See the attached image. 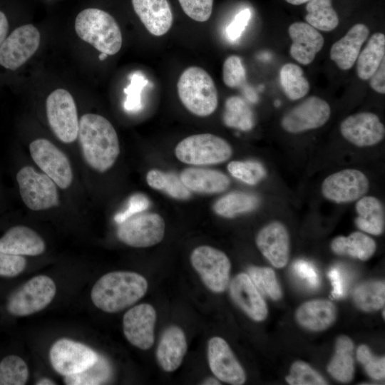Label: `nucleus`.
<instances>
[{"label": "nucleus", "instance_id": "obj_48", "mask_svg": "<svg viewBox=\"0 0 385 385\" xmlns=\"http://www.w3.org/2000/svg\"><path fill=\"white\" fill-rule=\"evenodd\" d=\"M149 205L150 200L147 196L142 193L133 194L128 200L127 207L125 210L117 213L114 217V220L118 224H120L132 215L145 211Z\"/></svg>", "mask_w": 385, "mask_h": 385}, {"label": "nucleus", "instance_id": "obj_26", "mask_svg": "<svg viewBox=\"0 0 385 385\" xmlns=\"http://www.w3.org/2000/svg\"><path fill=\"white\" fill-rule=\"evenodd\" d=\"M180 180L191 192L215 194L224 192L230 185V178L223 173L201 168H188L180 175Z\"/></svg>", "mask_w": 385, "mask_h": 385}, {"label": "nucleus", "instance_id": "obj_34", "mask_svg": "<svg viewBox=\"0 0 385 385\" xmlns=\"http://www.w3.org/2000/svg\"><path fill=\"white\" fill-rule=\"evenodd\" d=\"M305 20L317 30L331 31L339 24V18L332 0H309L307 2Z\"/></svg>", "mask_w": 385, "mask_h": 385}, {"label": "nucleus", "instance_id": "obj_18", "mask_svg": "<svg viewBox=\"0 0 385 385\" xmlns=\"http://www.w3.org/2000/svg\"><path fill=\"white\" fill-rule=\"evenodd\" d=\"M207 360L212 372L219 380L233 385L245 382V371L224 339L213 337L209 340Z\"/></svg>", "mask_w": 385, "mask_h": 385}, {"label": "nucleus", "instance_id": "obj_57", "mask_svg": "<svg viewBox=\"0 0 385 385\" xmlns=\"http://www.w3.org/2000/svg\"><path fill=\"white\" fill-rule=\"evenodd\" d=\"M108 56V55L106 54V53H101V54L99 55L98 58H99V59H100L101 61H103V60H105V59L107 58Z\"/></svg>", "mask_w": 385, "mask_h": 385}, {"label": "nucleus", "instance_id": "obj_51", "mask_svg": "<svg viewBox=\"0 0 385 385\" xmlns=\"http://www.w3.org/2000/svg\"><path fill=\"white\" fill-rule=\"evenodd\" d=\"M328 277L333 287L332 296L335 299L344 297L345 292L344 280L339 270L337 267L332 268L328 273Z\"/></svg>", "mask_w": 385, "mask_h": 385}, {"label": "nucleus", "instance_id": "obj_21", "mask_svg": "<svg viewBox=\"0 0 385 385\" xmlns=\"http://www.w3.org/2000/svg\"><path fill=\"white\" fill-rule=\"evenodd\" d=\"M292 43L291 56L302 65L310 64L322 48L324 39L319 31L307 23L294 22L288 29Z\"/></svg>", "mask_w": 385, "mask_h": 385}, {"label": "nucleus", "instance_id": "obj_46", "mask_svg": "<svg viewBox=\"0 0 385 385\" xmlns=\"http://www.w3.org/2000/svg\"><path fill=\"white\" fill-rule=\"evenodd\" d=\"M178 1L185 14L194 21H207L212 14L213 0H178Z\"/></svg>", "mask_w": 385, "mask_h": 385}, {"label": "nucleus", "instance_id": "obj_41", "mask_svg": "<svg viewBox=\"0 0 385 385\" xmlns=\"http://www.w3.org/2000/svg\"><path fill=\"white\" fill-rule=\"evenodd\" d=\"M227 170L236 179L250 185L257 184L266 176L264 166L255 160L231 161Z\"/></svg>", "mask_w": 385, "mask_h": 385}, {"label": "nucleus", "instance_id": "obj_1", "mask_svg": "<svg viewBox=\"0 0 385 385\" xmlns=\"http://www.w3.org/2000/svg\"><path fill=\"white\" fill-rule=\"evenodd\" d=\"M78 137L86 163L94 170L110 169L120 153L117 133L111 123L102 115L86 113L79 120Z\"/></svg>", "mask_w": 385, "mask_h": 385}, {"label": "nucleus", "instance_id": "obj_40", "mask_svg": "<svg viewBox=\"0 0 385 385\" xmlns=\"http://www.w3.org/2000/svg\"><path fill=\"white\" fill-rule=\"evenodd\" d=\"M248 275L257 289L273 300L282 297V290L274 270L270 267L251 266Z\"/></svg>", "mask_w": 385, "mask_h": 385}, {"label": "nucleus", "instance_id": "obj_38", "mask_svg": "<svg viewBox=\"0 0 385 385\" xmlns=\"http://www.w3.org/2000/svg\"><path fill=\"white\" fill-rule=\"evenodd\" d=\"M111 375V367L107 360L98 356L96 361L81 372L66 376L67 385H97L104 384Z\"/></svg>", "mask_w": 385, "mask_h": 385}, {"label": "nucleus", "instance_id": "obj_17", "mask_svg": "<svg viewBox=\"0 0 385 385\" xmlns=\"http://www.w3.org/2000/svg\"><path fill=\"white\" fill-rule=\"evenodd\" d=\"M156 317L150 304H140L128 309L123 318V333L128 341L140 349H150L154 343Z\"/></svg>", "mask_w": 385, "mask_h": 385}, {"label": "nucleus", "instance_id": "obj_4", "mask_svg": "<svg viewBox=\"0 0 385 385\" xmlns=\"http://www.w3.org/2000/svg\"><path fill=\"white\" fill-rule=\"evenodd\" d=\"M177 90L183 105L194 115L208 116L217 107V91L214 81L200 67L186 68L178 81Z\"/></svg>", "mask_w": 385, "mask_h": 385}, {"label": "nucleus", "instance_id": "obj_54", "mask_svg": "<svg viewBox=\"0 0 385 385\" xmlns=\"http://www.w3.org/2000/svg\"><path fill=\"white\" fill-rule=\"evenodd\" d=\"M36 384L37 385H53V384H56V383H54L53 381L49 379H47V378H43V379H40L39 381H38Z\"/></svg>", "mask_w": 385, "mask_h": 385}, {"label": "nucleus", "instance_id": "obj_50", "mask_svg": "<svg viewBox=\"0 0 385 385\" xmlns=\"http://www.w3.org/2000/svg\"><path fill=\"white\" fill-rule=\"evenodd\" d=\"M293 270L296 274L305 280L312 288L319 287L320 279L314 266L304 260H297L293 265Z\"/></svg>", "mask_w": 385, "mask_h": 385}, {"label": "nucleus", "instance_id": "obj_22", "mask_svg": "<svg viewBox=\"0 0 385 385\" xmlns=\"http://www.w3.org/2000/svg\"><path fill=\"white\" fill-rule=\"evenodd\" d=\"M133 9L146 29L155 36L171 28L173 16L168 0H132Z\"/></svg>", "mask_w": 385, "mask_h": 385}, {"label": "nucleus", "instance_id": "obj_45", "mask_svg": "<svg viewBox=\"0 0 385 385\" xmlns=\"http://www.w3.org/2000/svg\"><path fill=\"white\" fill-rule=\"evenodd\" d=\"M222 80L224 83L230 88L240 87L245 84L246 71L238 56H230L224 61Z\"/></svg>", "mask_w": 385, "mask_h": 385}, {"label": "nucleus", "instance_id": "obj_20", "mask_svg": "<svg viewBox=\"0 0 385 385\" xmlns=\"http://www.w3.org/2000/svg\"><path fill=\"white\" fill-rule=\"evenodd\" d=\"M233 302L252 319L261 322L267 316V304L249 275L240 273L230 284Z\"/></svg>", "mask_w": 385, "mask_h": 385}, {"label": "nucleus", "instance_id": "obj_16", "mask_svg": "<svg viewBox=\"0 0 385 385\" xmlns=\"http://www.w3.org/2000/svg\"><path fill=\"white\" fill-rule=\"evenodd\" d=\"M340 132L348 142L362 148L380 143L385 136V127L377 115L371 112H361L342 120Z\"/></svg>", "mask_w": 385, "mask_h": 385}, {"label": "nucleus", "instance_id": "obj_52", "mask_svg": "<svg viewBox=\"0 0 385 385\" xmlns=\"http://www.w3.org/2000/svg\"><path fill=\"white\" fill-rule=\"evenodd\" d=\"M369 80V86L374 91L381 94L385 93V58Z\"/></svg>", "mask_w": 385, "mask_h": 385}, {"label": "nucleus", "instance_id": "obj_56", "mask_svg": "<svg viewBox=\"0 0 385 385\" xmlns=\"http://www.w3.org/2000/svg\"><path fill=\"white\" fill-rule=\"evenodd\" d=\"M285 1L292 5H301L302 4L308 2L309 0H285Z\"/></svg>", "mask_w": 385, "mask_h": 385}, {"label": "nucleus", "instance_id": "obj_28", "mask_svg": "<svg viewBox=\"0 0 385 385\" xmlns=\"http://www.w3.org/2000/svg\"><path fill=\"white\" fill-rule=\"evenodd\" d=\"M355 224L364 232L380 235L384 231L385 214L381 202L374 196H363L355 205Z\"/></svg>", "mask_w": 385, "mask_h": 385}, {"label": "nucleus", "instance_id": "obj_14", "mask_svg": "<svg viewBox=\"0 0 385 385\" xmlns=\"http://www.w3.org/2000/svg\"><path fill=\"white\" fill-rule=\"evenodd\" d=\"M330 115L329 103L312 96L286 113L281 120V126L287 133H299L323 126Z\"/></svg>", "mask_w": 385, "mask_h": 385}, {"label": "nucleus", "instance_id": "obj_10", "mask_svg": "<svg viewBox=\"0 0 385 385\" xmlns=\"http://www.w3.org/2000/svg\"><path fill=\"white\" fill-rule=\"evenodd\" d=\"M165 235V222L155 212H140L119 224L117 236L120 241L133 247H148L161 242Z\"/></svg>", "mask_w": 385, "mask_h": 385}, {"label": "nucleus", "instance_id": "obj_15", "mask_svg": "<svg viewBox=\"0 0 385 385\" xmlns=\"http://www.w3.org/2000/svg\"><path fill=\"white\" fill-rule=\"evenodd\" d=\"M40 38L38 30L32 24L16 28L0 46V65L17 69L36 51Z\"/></svg>", "mask_w": 385, "mask_h": 385}, {"label": "nucleus", "instance_id": "obj_29", "mask_svg": "<svg viewBox=\"0 0 385 385\" xmlns=\"http://www.w3.org/2000/svg\"><path fill=\"white\" fill-rule=\"evenodd\" d=\"M331 249L337 255H347L362 261L369 260L376 250L375 241L361 232L349 236H338L331 242Z\"/></svg>", "mask_w": 385, "mask_h": 385}, {"label": "nucleus", "instance_id": "obj_11", "mask_svg": "<svg viewBox=\"0 0 385 385\" xmlns=\"http://www.w3.org/2000/svg\"><path fill=\"white\" fill-rule=\"evenodd\" d=\"M29 150L35 163L58 187L66 189L71 185L73 173L69 160L55 145L38 138L30 143Z\"/></svg>", "mask_w": 385, "mask_h": 385}, {"label": "nucleus", "instance_id": "obj_9", "mask_svg": "<svg viewBox=\"0 0 385 385\" xmlns=\"http://www.w3.org/2000/svg\"><path fill=\"white\" fill-rule=\"evenodd\" d=\"M20 195L31 210L38 211L58 205L56 183L45 173H40L31 166H24L16 175Z\"/></svg>", "mask_w": 385, "mask_h": 385}, {"label": "nucleus", "instance_id": "obj_47", "mask_svg": "<svg viewBox=\"0 0 385 385\" xmlns=\"http://www.w3.org/2000/svg\"><path fill=\"white\" fill-rule=\"evenodd\" d=\"M26 266L21 255L6 253L0 250V276L13 277L21 274Z\"/></svg>", "mask_w": 385, "mask_h": 385}, {"label": "nucleus", "instance_id": "obj_58", "mask_svg": "<svg viewBox=\"0 0 385 385\" xmlns=\"http://www.w3.org/2000/svg\"><path fill=\"white\" fill-rule=\"evenodd\" d=\"M383 317H384V309L383 310Z\"/></svg>", "mask_w": 385, "mask_h": 385}, {"label": "nucleus", "instance_id": "obj_32", "mask_svg": "<svg viewBox=\"0 0 385 385\" xmlns=\"http://www.w3.org/2000/svg\"><path fill=\"white\" fill-rule=\"evenodd\" d=\"M259 203V198L253 194L232 192L218 199L213 205V210L219 216L233 218L255 210Z\"/></svg>", "mask_w": 385, "mask_h": 385}, {"label": "nucleus", "instance_id": "obj_35", "mask_svg": "<svg viewBox=\"0 0 385 385\" xmlns=\"http://www.w3.org/2000/svg\"><path fill=\"white\" fill-rule=\"evenodd\" d=\"M355 305L362 311L374 312L384 307L385 284L382 281H367L355 287L353 292Z\"/></svg>", "mask_w": 385, "mask_h": 385}, {"label": "nucleus", "instance_id": "obj_5", "mask_svg": "<svg viewBox=\"0 0 385 385\" xmlns=\"http://www.w3.org/2000/svg\"><path fill=\"white\" fill-rule=\"evenodd\" d=\"M232 148L224 138L211 133L190 135L180 141L175 148L177 158L186 164L208 165L227 161Z\"/></svg>", "mask_w": 385, "mask_h": 385}, {"label": "nucleus", "instance_id": "obj_37", "mask_svg": "<svg viewBox=\"0 0 385 385\" xmlns=\"http://www.w3.org/2000/svg\"><path fill=\"white\" fill-rule=\"evenodd\" d=\"M146 181L151 188L163 191L174 199L187 200L191 195L180 176L173 173L150 170L146 175Z\"/></svg>", "mask_w": 385, "mask_h": 385}, {"label": "nucleus", "instance_id": "obj_6", "mask_svg": "<svg viewBox=\"0 0 385 385\" xmlns=\"http://www.w3.org/2000/svg\"><path fill=\"white\" fill-rule=\"evenodd\" d=\"M56 284L46 275L36 276L14 292L7 302L8 312L14 316L33 314L46 307L56 294Z\"/></svg>", "mask_w": 385, "mask_h": 385}, {"label": "nucleus", "instance_id": "obj_30", "mask_svg": "<svg viewBox=\"0 0 385 385\" xmlns=\"http://www.w3.org/2000/svg\"><path fill=\"white\" fill-rule=\"evenodd\" d=\"M354 344L347 336L337 338L335 352L327 366L329 374L341 382H349L352 380L354 372Z\"/></svg>", "mask_w": 385, "mask_h": 385}, {"label": "nucleus", "instance_id": "obj_7", "mask_svg": "<svg viewBox=\"0 0 385 385\" xmlns=\"http://www.w3.org/2000/svg\"><path fill=\"white\" fill-rule=\"evenodd\" d=\"M48 124L55 135L63 143L74 142L79 121L75 101L66 90L58 88L47 97L46 103Z\"/></svg>", "mask_w": 385, "mask_h": 385}, {"label": "nucleus", "instance_id": "obj_33", "mask_svg": "<svg viewBox=\"0 0 385 385\" xmlns=\"http://www.w3.org/2000/svg\"><path fill=\"white\" fill-rule=\"evenodd\" d=\"M222 120L226 126L242 131L250 130L255 125L252 108L244 98L237 96L226 99Z\"/></svg>", "mask_w": 385, "mask_h": 385}, {"label": "nucleus", "instance_id": "obj_55", "mask_svg": "<svg viewBox=\"0 0 385 385\" xmlns=\"http://www.w3.org/2000/svg\"><path fill=\"white\" fill-rule=\"evenodd\" d=\"M202 384H220V383L215 379L214 378H207L202 383Z\"/></svg>", "mask_w": 385, "mask_h": 385}, {"label": "nucleus", "instance_id": "obj_31", "mask_svg": "<svg viewBox=\"0 0 385 385\" xmlns=\"http://www.w3.org/2000/svg\"><path fill=\"white\" fill-rule=\"evenodd\" d=\"M385 58V35L373 34L356 59V73L361 80H369Z\"/></svg>", "mask_w": 385, "mask_h": 385}, {"label": "nucleus", "instance_id": "obj_19", "mask_svg": "<svg viewBox=\"0 0 385 385\" xmlns=\"http://www.w3.org/2000/svg\"><path fill=\"white\" fill-rule=\"evenodd\" d=\"M255 242L260 252L274 267L282 268L287 264L289 235L281 222L272 221L264 226L258 232Z\"/></svg>", "mask_w": 385, "mask_h": 385}, {"label": "nucleus", "instance_id": "obj_44", "mask_svg": "<svg viewBox=\"0 0 385 385\" xmlns=\"http://www.w3.org/2000/svg\"><path fill=\"white\" fill-rule=\"evenodd\" d=\"M356 357L358 361L364 366L366 374L371 378L376 380L384 378V356H374L366 345L362 344L357 349Z\"/></svg>", "mask_w": 385, "mask_h": 385}, {"label": "nucleus", "instance_id": "obj_23", "mask_svg": "<svg viewBox=\"0 0 385 385\" xmlns=\"http://www.w3.org/2000/svg\"><path fill=\"white\" fill-rule=\"evenodd\" d=\"M369 35V29L365 24H354L332 46L329 53L331 60L342 70L350 69L356 62Z\"/></svg>", "mask_w": 385, "mask_h": 385}, {"label": "nucleus", "instance_id": "obj_53", "mask_svg": "<svg viewBox=\"0 0 385 385\" xmlns=\"http://www.w3.org/2000/svg\"><path fill=\"white\" fill-rule=\"evenodd\" d=\"M9 30V22L6 15L0 11V46L6 38Z\"/></svg>", "mask_w": 385, "mask_h": 385}, {"label": "nucleus", "instance_id": "obj_12", "mask_svg": "<svg viewBox=\"0 0 385 385\" xmlns=\"http://www.w3.org/2000/svg\"><path fill=\"white\" fill-rule=\"evenodd\" d=\"M369 189L367 176L357 169H344L327 176L322 184L323 196L337 203L351 202L364 196Z\"/></svg>", "mask_w": 385, "mask_h": 385}, {"label": "nucleus", "instance_id": "obj_43", "mask_svg": "<svg viewBox=\"0 0 385 385\" xmlns=\"http://www.w3.org/2000/svg\"><path fill=\"white\" fill-rule=\"evenodd\" d=\"M291 385H324L328 383L317 371L308 364L297 361L290 368L289 374L285 378Z\"/></svg>", "mask_w": 385, "mask_h": 385}, {"label": "nucleus", "instance_id": "obj_39", "mask_svg": "<svg viewBox=\"0 0 385 385\" xmlns=\"http://www.w3.org/2000/svg\"><path fill=\"white\" fill-rule=\"evenodd\" d=\"M29 378L25 361L18 356L9 355L0 362V385H24Z\"/></svg>", "mask_w": 385, "mask_h": 385}, {"label": "nucleus", "instance_id": "obj_25", "mask_svg": "<svg viewBox=\"0 0 385 385\" xmlns=\"http://www.w3.org/2000/svg\"><path fill=\"white\" fill-rule=\"evenodd\" d=\"M46 248L43 240L32 229L22 225L10 228L0 238V250L12 255L37 256Z\"/></svg>", "mask_w": 385, "mask_h": 385}, {"label": "nucleus", "instance_id": "obj_49", "mask_svg": "<svg viewBox=\"0 0 385 385\" xmlns=\"http://www.w3.org/2000/svg\"><path fill=\"white\" fill-rule=\"evenodd\" d=\"M250 18L251 11L249 9H245L237 14L226 29L227 38L231 41H237L247 27Z\"/></svg>", "mask_w": 385, "mask_h": 385}, {"label": "nucleus", "instance_id": "obj_36", "mask_svg": "<svg viewBox=\"0 0 385 385\" xmlns=\"http://www.w3.org/2000/svg\"><path fill=\"white\" fill-rule=\"evenodd\" d=\"M279 82L285 96L292 101L303 98L309 91V83L303 74V70L292 63L282 66Z\"/></svg>", "mask_w": 385, "mask_h": 385}, {"label": "nucleus", "instance_id": "obj_8", "mask_svg": "<svg viewBox=\"0 0 385 385\" xmlns=\"http://www.w3.org/2000/svg\"><path fill=\"white\" fill-rule=\"evenodd\" d=\"M190 262L210 290L215 293L225 290L229 282L231 263L222 251L207 245L199 246L192 250Z\"/></svg>", "mask_w": 385, "mask_h": 385}, {"label": "nucleus", "instance_id": "obj_2", "mask_svg": "<svg viewBox=\"0 0 385 385\" xmlns=\"http://www.w3.org/2000/svg\"><path fill=\"white\" fill-rule=\"evenodd\" d=\"M148 282L141 274L118 271L103 275L93 285L91 297L96 307L108 313L120 312L146 293Z\"/></svg>", "mask_w": 385, "mask_h": 385}, {"label": "nucleus", "instance_id": "obj_3", "mask_svg": "<svg viewBox=\"0 0 385 385\" xmlns=\"http://www.w3.org/2000/svg\"><path fill=\"white\" fill-rule=\"evenodd\" d=\"M77 35L101 53H117L123 43L120 29L115 19L106 11L88 8L81 11L75 21Z\"/></svg>", "mask_w": 385, "mask_h": 385}, {"label": "nucleus", "instance_id": "obj_27", "mask_svg": "<svg viewBox=\"0 0 385 385\" xmlns=\"http://www.w3.org/2000/svg\"><path fill=\"white\" fill-rule=\"evenodd\" d=\"M295 317L297 322L304 328L314 332L322 331L335 321L337 308L329 300H311L297 309Z\"/></svg>", "mask_w": 385, "mask_h": 385}, {"label": "nucleus", "instance_id": "obj_42", "mask_svg": "<svg viewBox=\"0 0 385 385\" xmlns=\"http://www.w3.org/2000/svg\"><path fill=\"white\" fill-rule=\"evenodd\" d=\"M129 78L130 83L124 88L126 98L123 108L128 112L135 113L143 108L141 94L148 80L140 72L132 73Z\"/></svg>", "mask_w": 385, "mask_h": 385}, {"label": "nucleus", "instance_id": "obj_24", "mask_svg": "<svg viewBox=\"0 0 385 385\" xmlns=\"http://www.w3.org/2000/svg\"><path fill=\"white\" fill-rule=\"evenodd\" d=\"M186 351L184 332L177 326H170L163 333L158 345L157 361L165 371H173L180 366Z\"/></svg>", "mask_w": 385, "mask_h": 385}, {"label": "nucleus", "instance_id": "obj_13", "mask_svg": "<svg viewBox=\"0 0 385 385\" xmlns=\"http://www.w3.org/2000/svg\"><path fill=\"white\" fill-rule=\"evenodd\" d=\"M98 356L88 346L68 339L56 341L49 351L52 367L65 376L84 371L96 361Z\"/></svg>", "mask_w": 385, "mask_h": 385}]
</instances>
